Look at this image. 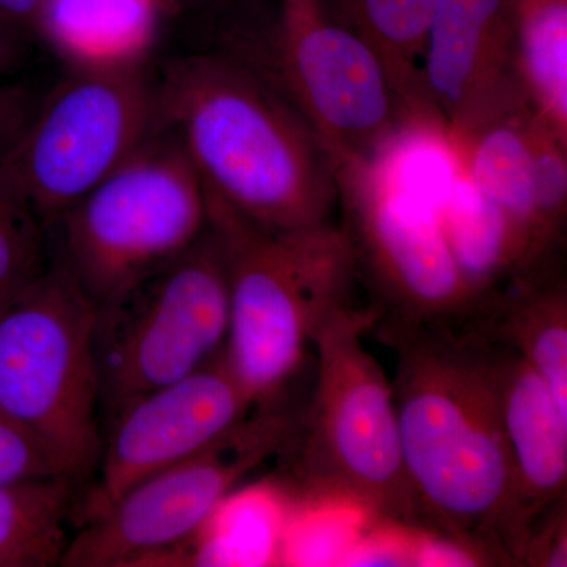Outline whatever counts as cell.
Instances as JSON below:
<instances>
[{"label": "cell", "mask_w": 567, "mask_h": 567, "mask_svg": "<svg viewBox=\"0 0 567 567\" xmlns=\"http://www.w3.org/2000/svg\"><path fill=\"white\" fill-rule=\"evenodd\" d=\"M47 227L29 204L0 178V312L50 270Z\"/></svg>", "instance_id": "obj_23"}, {"label": "cell", "mask_w": 567, "mask_h": 567, "mask_svg": "<svg viewBox=\"0 0 567 567\" xmlns=\"http://www.w3.org/2000/svg\"><path fill=\"white\" fill-rule=\"evenodd\" d=\"M229 40L227 54L262 74L331 155L371 163L410 126L445 123L363 39L324 20L319 0H282L278 20L238 22Z\"/></svg>", "instance_id": "obj_5"}, {"label": "cell", "mask_w": 567, "mask_h": 567, "mask_svg": "<svg viewBox=\"0 0 567 567\" xmlns=\"http://www.w3.org/2000/svg\"><path fill=\"white\" fill-rule=\"evenodd\" d=\"M93 316L91 301L54 259L0 312V410L76 481L95 472L103 447Z\"/></svg>", "instance_id": "obj_7"}, {"label": "cell", "mask_w": 567, "mask_h": 567, "mask_svg": "<svg viewBox=\"0 0 567 567\" xmlns=\"http://www.w3.org/2000/svg\"><path fill=\"white\" fill-rule=\"evenodd\" d=\"M207 227L199 175L158 125L51 227L52 259L93 308L177 259Z\"/></svg>", "instance_id": "obj_6"}, {"label": "cell", "mask_w": 567, "mask_h": 567, "mask_svg": "<svg viewBox=\"0 0 567 567\" xmlns=\"http://www.w3.org/2000/svg\"><path fill=\"white\" fill-rule=\"evenodd\" d=\"M439 218L458 270L484 308L514 279L559 262L544 256L464 174L440 204Z\"/></svg>", "instance_id": "obj_16"}, {"label": "cell", "mask_w": 567, "mask_h": 567, "mask_svg": "<svg viewBox=\"0 0 567 567\" xmlns=\"http://www.w3.org/2000/svg\"><path fill=\"white\" fill-rule=\"evenodd\" d=\"M436 2L319 0V9L324 20L353 32L372 47L413 96L434 104L425 87L423 58Z\"/></svg>", "instance_id": "obj_20"}, {"label": "cell", "mask_w": 567, "mask_h": 567, "mask_svg": "<svg viewBox=\"0 0 567 567\" xmlns=\"http://www.w3.org/2000/svg\"><path fill=\"white\" fill-rule=\"evenodd\" d=\"M205 2V0H158L159 9L162 11H177L181 10L182 7L193 6V3Z\"/></svg>", "instance_id": "obj_28"}, {"label": "cell", "mask_w": 567, "mask_h": 567, "mask_svg": "<svg viewBox=\"0 0 567 567\" xmlns=\"http://www.w3.org/2000/svg\"><path fill=\"white\" fill-rule=\"evenodd\" d=\"M62 475L70 476L65 465L0 410V484Z\"/></svg>", "instance_id": "obj_24"}, {"label": "cell", "mask_w": 567, "mask_h": 567, "mask_svg": "<svg viewBox=\"0 0 567 567\" xmlns=\"http://www.w3.org/2000/svg\"><path fill=\"white\" fill-rule=\"evenodd\" d=\"M158 125L205 192L271 233L328 221L334 159L262 74L227 52L175 59L156 80Z\"/></svg>", "instance_id": "obj_2"}, {"label": "cell", "mask_w": 567, "mask_h": 567, "mask_svg": "<svg viewBox=\"0 0 567 567\" xmlns=\"http://www.w3.org/2000/svg\"><path fill=\"white\" fill-rule=\"evenodd\" d=\"M462 174L524 230L544 256L565 245L567 144L527 103L495 112L454 137Z\"/></svg>", "instance_id": "obj_13"}, {"label": "cell", "mask_w": 567, "mask_h": 567, "mask_svg": "<svg viewBox=\"0 0 567 567\" xmlns=\"http://www.w3.org/2000/svg\"><path fill=\"white\" fill-rule=\"evenodd\" d=\"M481 334L487 339L528 544L540 520L566 502L567 410L520 353Z\"/></svg>", "instance_id": "obj_15"}, {"label": "cell", "mask_w": 567, "mask_h": 567, "mask_svg": "<svg viewBox=\"0 0 567 567\" xmlns=\"http://www.w3.org/2000/svg\"><path fill=\"white\" fill-rule=\"evenodd\" d=\"M156 128V80L144 65L71 70L0 152V178L50 233Z\"/></svg>", "instance_id": "obj_9"}, {"label": "cell", "mask_w": 567, "mask_h": 567, "mask_svg": "<svg viewBox=\"0 0 567 567\" xmlns=\"http://www.w3.org/2000/svg\"><path fill=\"white\" fill-rule=\"evenodd\" d=\"M371 163L391 185L436 213L462 174L456 147L440 122L410 126Z\"/></svg>", "instance_id": "obj_22"}, {"label": "cell", "mask_w": 567, "mask_h": 567, "mask_svg": "<svg viewBox=\"0 0 567 567\" xmlns=\"http://www.w3.org/2000/svg\"><path fill=\"white\" fill-rule=\"evenodd\" d=\"M513 65L525 102L567 144V0H518Z\"/></svg>", "instance_id": "obj_19"}, {"label": "cell", "mask_w": 567, "mask_h": 567, "mask_svg": "<svg viewBox=\"0 0 567 567\" xmlns=\"http://www.w3.org/2000/svg\"><path fill=\"white\" fill-rule=\"evenodd\" d=\"M517 6L518 0L436 2L423 76L451 140L525 102L513 65Z\"/></svg>", "instance_id": "obj_14"}, {"label": "cell", "mask_w": 567, "mask_h": 567, "mask_svg": "<svg viewBox=\"0 0 567 567\" xmlns=\"http://www.w3.org/2000/svg\"><path fill=\"white\" fill-rule=\"evenodd\" d=\"M470 323L520 353L567 410V286L559 262L507 284Z\"/></svg>", "instance_id": "obj_17"}, {"label": "cell", "mask_w": 567, "mask_h": 567, "mask_svg": "<svg viewBox=\"0 0 567 567\" xmlns=\"http://www.w3.org/2000/svg\"><path fill=\"white\" fill-rule=\"evenodd\" d=\"M47 0H0V28L22 40L39 39Z\"/></svg>", "instance_id": "obj_26"}, {"label": "cell", "mask_w": 567, "mask_h": 567, "mask_svg": "<svg viewBox=\"0 0 567 567\" xmlns=\"http://www.w3.org/2000/svg\"><path fill=\"white\" fill-rule=\"evenodd\" d=\"M229 333V286L212 227L177 259L96 306L92 346L106 423L123 405L210 363Z\"/></svg>", "instance_id": "obj_8"}, {"label": "cell", "mask_w": 567, "mask_h": 567, "mask_svg": "<svg viewBox=\"0 0 567 567\" xmlns=\"http://www.w3.org/2000/svg\"><path fill=\"white\" fill-rule=\"evenodd\" d=\"M74 483L62 475L0 484V567L61 565Z\"/></svg>", "instance_id": "obj_21"}, {"label": "cell", "mask_w": 567, "mask_h": 567, "mask_svg": "<svg viewBox=\"0 0 567 567\" xmlns=\"http://www.w3.org/2000/svg\"><path fill=\"white\" fill-rule=\"evenodd\" d=\"M205 200L229 286L224 357L256 410L278 409L303 368L317 324L353 301L360 276L352 241L330 219L271 233L210 193Z\"/></svg>", "instance_id": "obj_3"}, {"label": "cell", "mask_w": 567, "mask_h": 567, "mask_svg": "<svg viewBox=\"0 0 567 567\" xmlns=\"http://www.w3.org/2000/svg\"><path fill=\"white\" fill-rule=\"evenodd\" d=\"M331 156L341 226L352 241L358 276L371 290L375 323L475 319L484 306L458 270L435 208L395 188L374 164Z\"/></svg>", "instance_id": "obj_10"}, {"label": "cell", "mask_w": 567, "mask_h": 567, "mask_svg": "<svg viewBox=\"0 0 567 567\" xmlns=\"http://www.w3.org/2000/svg\"><path fill=\"white\" fill-rule=\"evenodd\" d=\"M158 0H47L39 39L71 70L144 65L155 41Z\"/></svg>", "instance_id": "obj_18"}, {"label": "cell", "mask_w": 567, "mask_h": 567, "mask_svg": "<svg viewBox=\"0 0 567 567\" xmlns=\"http://www.w3.org/2000/svg\"><path fill=\"white\" fill-rule=\"evenodd\" d=\"M254 410L224 350L193 374L123 405L107 421L99 477L82 505L84 524L145 477L210 446Z\"/></svg>", "instance_id": "obj_12"}, {"label": "cell", "mask_w": 567, "mask_h": 567, "mask_svg": "<svg viewBox=\"0 0 567 567\" xmlns=\"http://www.w3.org/2000/svg\"><path fill=\"white\" fill-rule=\"evenodd\" d=\"M372 328L395 354L402 456L425 532L522 565L527 532L487 339L470 323Z\"/></svg>", "instance_id": "obj_1"}, {"label": "cell", "mask_w": 567, "mask_h": 567, "mask_svg": "<svg viewBox=\"0 0 567 567\" xmlns=\"http://www.w3.org/2000/svg\"><path fill=\"white\" fill-rule=\"evenodd\" d=\"M39 102V93L25 82L0 84V152L24 128Z\"/></svg>", "instance_id": "obj_25"}, {"label": "cell", "mask_w": 567, "mask_h": 567, "mask_svg": "<svg viewBox=\"0 0 567 567\" xmlns=\"http://www.w3.org/2000/svg\"><path fill=\"white\" fill-rule=\"evenodd\" d=\"M21 37L0 28V76L17 73L25 58Z\"/></svg>", "instance_id": "obj_27"}, {"label": "cell", "mask_w": 567, "mask_h": 567, "mask_svg": "<svg viewBox=\"0 0 567 567\" xmlns=\"http://www.w3.org/2000/svg\"><path fill=\"white\" fill-rule=\"evenodd\" d=\"M298 412L254 410L193 456L145 477L69 539L61 565L115 567L193 536L234 487L292 439Z\"/></svg>", "instance_id": "obj_11"}, {"label": "cell", "mask_w": 567, "mask_h": 567, "mask_svg": "<svg viewBox=\"0 0 567 567\" xmlns=\"http://www.w3.org/2000/svg\"><path fill=\"white\" fill-rule=\"evenodd\" d=\"M377 319L374 309L352 301L317 324L315 388L284 451L292 457V480L317 505L424 529L406 477L393 385L363 344Z\"/></svg>", "instance_id": "obj_4"}]
</instances>
